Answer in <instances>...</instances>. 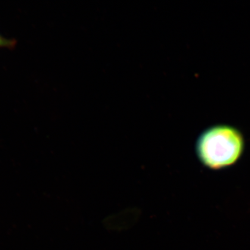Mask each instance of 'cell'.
I'll use <instances>...</instances> for the list:
<instances>
[{"instance_id":"1","label":"cell","mask_w":250,"mask_h":250,"mask_svg":"<svg viewBox=\"0 0 250 250\" xmlns=\"http://www.w3.org/2000/svg\"><path fill=\"white\" fill-rule=\"evenodd\" d=\"M243 148L241 133L235 128L227 125H218L206 130L196 145L200 161L212 169H220L235 163Z\"/></svg>"},{"instance_id":"2","label":"cell","mask_w":250,"mask_h":250,"mask_svg":"<svg viewBox=\"0 0 250 250\" xmlns=\"http://www.w3.org/2000/svg\"><path fill=\"white\" fill-rule=\"evenodd\" d=\"M15 43L14 40L5 39L0 35V48H12L15 46Z\"/></svg>"}]
</instances>
